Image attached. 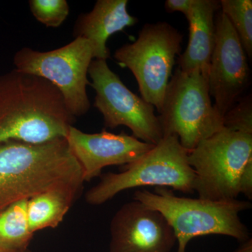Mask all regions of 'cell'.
Segmentation results:
<instances>
[{
    "mask_svg": "<svg viewBox=\"0 0 252 252\" xmlns=\"http://www.w3.org/2000/svg\"><path fill=\"white\" fill-rule=\"evenodd\" d=\"M75 121L49 81L13 69L0 75V144H40L66 138Z\"/></svg>",
    "mask_w": 252,
    "mask_h": 252,
    "instance_id": "1",
    "label": "cell"
},
{
    "mask_svg": "<svg viewBox=\"0 0 252 252\" xmlns=\"http://www.w3.org/2000/svg\"><path fill=\"white\" fill-rule=\"evenodd\" d=\"M84 183L66 138L40 144H0V212L56 187Z\"/></svg>",
    "mask_w": 252,
    "mask_h": 252,
    "instance_id": "2",
    "label": "cell"
},
{
    "mask_svg": "<svg viewBox=\"0 0 252 252\" xmlns=\"http://www.w3.org/2000/svg\"><path fill=\"white\" fill-rule=\"evenodd\" d=\"M134 200L162 214L177 239V252H186L194 238L221 235L243 243L250 238L240 214L251 208L248 201L233 199L210 200L177 196L172 189L157 187L156 192L137 190Z\"/></svg>",
    "mask_w": 252,
    "mask_h": 252,
    "instance_id": "3",
    "label": "cell"
},
{
    "mask_svg": "<svg viewBox=\"0 0 252 252\" xmlns=\"http://www.w3.org/2000/svg\"><path fill=\"white\" fill-rule=\"evenodd\" d=\"M188 153L177 135L163 136L147 153L124 165L122 172L102 175L86 193V203L100 205L124 190L146 186L193 193L195 175L189 165Z\"/></svg>",
    "mask_w": 252,
    "mask_h": 252,
    "instance_id": "4",
    "label": "cell"
},
{
    "mask_svg": "<svg viewBox=\"0 0 252 252\" xmlns=\"http://www.w3.org/2000/svg\"><path fill=\"white\" fill-rule=\"evenodd\" d=\"M158 117L163 136L175 135L188 152L223 127L212 103L207 76L176 69L167 85Z\"/></svg>",
    "mask_w": 252,
    "mask_h": 252,
    "instance_id": "5",
    "label": "cell"
},
{
    "mask_svg": "<svg viewBox=\"0 0 252 252\" xmlns=\"http://www.w3.org/2000/svg\"><path fill=\"white\" fill-rule=\"evenodd\" d=\"M250 160L252 134L223 127L189 152V163L195 175L194 191L205 200L237 199L242 172Z\"/></svg>",
    "mask_w": 252,
    "mask_h": 252,
    "instance_id": "6",
    "label": "cell"
},
{
    "mask_svg": "<svg viewBox=\"0 0 252 252\" xmlns=\"http://www.w3.org/2000/svg\"><path fill=\"white\" fill-rule=\"evenodd\" d=\"M182 40L183 35L169 23H149L142 28L137 40L114 53L118 63L133 74L142 98L158 113Z\"/></svg>",
    "mask_w": 252,
    "mask_h": 252,
    "instance_id": "7",
    "label": "cell"
},
{
    "mask_svg": "<svg viewBox=\"0 0 252 252\" xmlns=\"http://www.w3.org/2000/svg\"><path fill=\"white\" fill-rule=\"evenodd\" d=\"M94 59L90 41L77 37L67 45L45 52L22 48L14 55V64L16 70L37 76L56 86L68 111L76 118L90 109L88 74Z\"/></svg>",
    "mask_w": 252,
    "mask_h": 252,
    "instance_id": "8",
    "label": "cell"
},
{
    "mask_svg": "<svg viewBox=\"0 0 252 252\" xmlns=\"http://www.w3.org/2000/svg\"><path fill=\"white\" fill-rule=\"evenodd\" d=\"M89 74L95 91L94 107L102 114L106 127L125 126L136 138L154 145L162 140L161 125L154 106L129 90L106 60H93Z\"/></svg>",
    "mask_w": 252,
    "mask_h": 252,
    "instance_id": "9",
    "label": "cell"
},
{
    "mask_svg": "<svg viewBox=\"0 0 252 252\" xmlns=\"http://www.w3.org/2000/svg\"><path fill=\"white\" fill-rule=\"evenodd\" d=\"M209 91L222 117L237 103L250 85L248 56L228 18L220 11L215 18V44L208 74Z\"/></svg>",
    "mask_w": 252,
    "mask_h": 252,
    "instance_id": "10",
    "label": "cell"
},
{
    "mask_svg": "<svg viewBox=\"0 0 252 252\" xmlns=\"http://www.w3.org/2000/svg\"><path fill=\"white\" fill-rule=\"evenodd\" d=\"M110 233L109 252H171L177 243L162 214L135 200L113 217Z\"/></svg>",
    "mask_w": 252,
    "mask_h": 252,
    "instance_id": "11",
    "label": "cell"
},
{
    "mask_svg": "<svg viewBox=\"0 0 252 252\" xmlns=\"http://www.w3.org/2000/svg\"><path fill=\"white\" fill-rule=\"evenodd\" d=\"M66 140L80 164L84 182L98 177L104 167L135 161L155 146L124 132L117 135L103 130L89 134L73 126Z\"/></svg>",
    "mask_w": 252,
    "mask_h": 252,
    "instance_id": "12",
    "label": "cell"
},
{
    "mask_svg": "<svg viewBox=\"0 0 252 252\" xmlns=\"http://www.w3.org/2000/svg\"><path fill=\"white\" fill-rule=\"evenodd\" d=\"M127 0H98L90 12L79 15L74 36L87 39L94 46V58L108 59L107 40L112 34L133 26L138 19L127 11Z\"/></svg>",
    "mask_w": 252,
    "mask_h": 252,
    "instance_id": "13",
    "label": "cell"
},
{
    "mask_svg": "<svg viewBox=\"0 0 252 252\" xmlns=\"http://www.w3.org/2000/svg\"><path fill=\"white\" fill-rule=\"evenodd\" d=\"M220 1L197 0L189 17V40L185 52L178 59L184 72L198 70L207 76L215 44V14Z\"/></svg>",
    "mask_w": 252,
    "mask_h": 252,
    "instance_id": "14",
    "label": "cell"
},
{
    "mask_svg": "<svg viewBox=\"0 0 252 252\" xmlns=\"http://www.w3.org/2000/svg\"><path fill=\"white\" fill-rule=\"evenodd\" d=\"M83 186L68 185L49 189L28 200L27 215L33 233L59 226L82 191Z\"/></svg>",
    "mask_w": 252,
    "mask_h": 252,
    "instance_id": "15",
    "label": "cell"
},
{
    "mask_svg": "<svg viewBox=\"0 0 252 252\" xmlns=\"http://www.w3.org/2000/svg\"><path fill=\"white\" fill-rule=\"evenodd\" d=\"M27 200L17 202L0 212V248L12 251L28 250L34 233L28 223Z\"/></svg>",
    "mask_w": 252,
    "mask_h": 252,
    "instance_id": "16",
    "label": "cell"
},
{
    "mask_svg": "<svg viewBox=\"0 0 252 252\" xmlns=\"http://www.w3.org/2000/svg\"><path fill=\"white\" fill-rule=\"evenodd\" d=\"M221 12L228 18L250 59L252 56V0H221Z\"/></svg>",
    "mask_w": 252,
    "mask_h": 252,
    "instance_id": "17",
    "label": "cell"
},
{
    "mask_svg": "<svg viewBox=\"0 0 252 252\" xmlns=\"http://www.w3.org/2000/svg\"><path fill=\"white\" fill-rule=\"evenodd\" d=\"M28 3L33 16L46 27H59L69 14L66 0H30Z\"/></svg>",
    "mask_w": 252,
    "mask_h": 252,
    "instance_id": "18",
    "label": "cell"
},
{
    "mask_svg": "<svg viewBox=\"0 0 252 252\" xmlns=\"http://www.w3.org/2000/svg\"><path fill=\"white\" fill-rule=\"evenodd\" d=\"M228 111L223 117V127L235 132L252 134V96L248 95Z\"/></svg>",
    "mask_w": 252,
    "mask_h": 252,
    "instance_id": "19",
    "label": "cell"
},
{
    "mask_svg": "<svg viewBox=\"0 0 252 252\" xmlns=\"http://www.w3.org/2000/svg\"><path fill=\"white\" fill-rule=\"evenodd\" d=\"M196 1L197 0H167L165 8L168 13L182 12L187 19L191 14Z\"/></svg>",
    "mask_w": 252,
    "mask_h": 252,
    "instance_id": "20",
    "label": "cell"
},
{
    "mask_svg": "<svg viewBox=\"0 0 252 252\" xmlns=\"http://www.w3.org/2000/svg\"><path fill=\"white\" fill-rule=\"evenodd\" d=\"M240 194L243 193L247 198H252V160L245 165L239 184Z\"/></svg>",
    "mask_w": 252,
    "mask_h": 252,
    "instance_id": "21",
    "label": "cell"
},
{
    "mask_svg": "<svg viewBox=\"0 0 252 252\" xmlns=\"http://www.w3.org/2000/svg\"><path fill=\"white\" fill-rule=\"evenodd\" d=\"M235 252H252V240L249 238Z\"/></svg>",
    "mask_w": 252,
    "mask_h": 252,
    "instance_id": "22",
    "label": "cell"
},
{
    "mask_svg": "<svg viewBox=\"0 0 252 252\" xmlns=\"http://www.w3.org/2000/svg\"><path fill=\"white\" fill-rule=\"evenodd\" d=\"M0 252H32L30 249L24 250V251H12V250H5V249L0 248Z\"/></svg>",
    "mask_w": 252,
    "mask_h": 252,
    "instance_id": "23",
    "label": "cell"
}]
</instances>
